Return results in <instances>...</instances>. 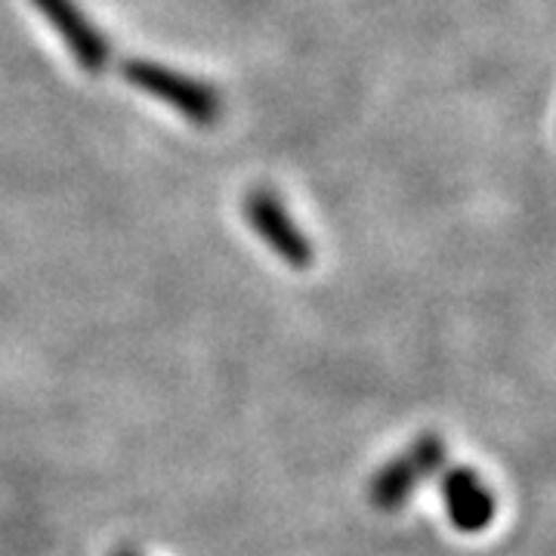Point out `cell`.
I'll return each instance as SVG.
<instances>
[{"instance_id":"1","label":"cell","mask_w":556,"mask_h":556,"mask_svg":"<svg viewBox=\"0 0 556 556\" xmlns=\"http://www.w3.org/2000/svg\"><path fill=\"white\" fill-rule=\"evenodd\" d=\"M124 78L130 80V87H137L152 100L164 102L167 109L177 112L179 118L195 124V127H214L223 115V97L214 84L192 78L177 68H167L161 62H127Z\"/></svg>"},{"instance_id":"2","label":"cell","mask_w":556,"mask_h":556,"mask_svg":"<svg viewBox=\"0 0 556 556\" xmlns=\"http://www.w3.org/2000/svg\"><path fill=\"white\" fill-rule=\"evenodd\" d=\"M244 219L257 232L266 248H273L281 263L291 269H309L313 266V244L300 232V226L291 219L288 207L281 204L276 192L254 189L244 199Z\"/></svg>"},{"instance_id":"3","label":"cell","mask_w":556,"mask_h":556,"mask_svg":"<svg viewBox=\"0 0 556 556\" xmlns=\"http://www.w3.org/2000/svg\"><path fill=\"white\" fill-rule=\"evenodd\" d=\"M445 457V445L439 437H420L399 457H393L378 477L371 479V489H368V501L378 507V510H399L405 504V497L412 495L417 482L424 477H430L442 464Z\"/></svg>"},{"instance_id":"4","label":"cell","mask_w":556,"mask_h":556,"mask_svg":"<svg viewBox=\"0 0 556 556\" xmlns=\"http://www.w3.org/2000/svg\"><path fill=\"white\" fill-rule=\"evenodd\" d=\"M38 7L43 20L56 28V35L65 43V50L72 53V60L80 72L87 75H100L109 62V40L102 38V31L87 20V13L78 7V0H31Z\"/></svg>"},{"instance_id":"5","label":"cell","mask_w":556,"mask_h":556,"mask_svg":"<svg viewBox=\"0 0 556 556\" xmlns=\"http://www.w3.org/2000/svg\"><path fill=\"white\" fill-rule=\"evenodd\" d=\"M442 497L448 504V517L460 532H479L495 517L492 495L470 470H448L442 477Z\"/></svg>"},{"instance_id":"6","label":"cell","mask_w":556,"mask_h":556,"mask_svg":"<svg viewBox=\"0 0 556 556\" xmlns=\"http://www.w3.org/2000/svg\"><path fill=\"white\" fill-rule=\"evenodd\" d=\"M115 556H139L137 551H121V554H115Z\"/></svg>"}]
</instances>
